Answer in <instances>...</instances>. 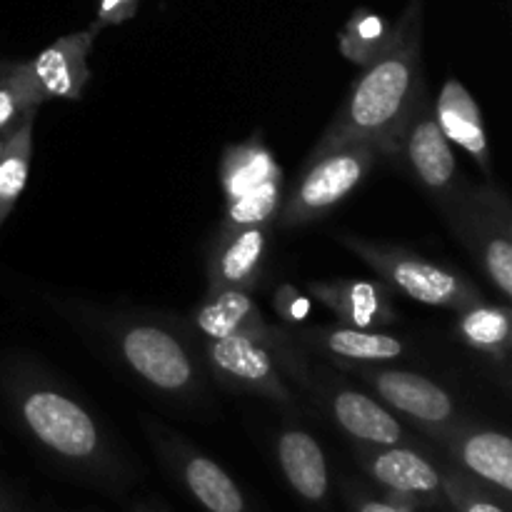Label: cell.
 Segmentation results:
<instances>
[{
  "label": "cell",
  "instance_id": "cell-1",
  "mask_svg": "<svg viewBox=\"0 0 512 512\" xmlns=\"http://www.w3.org/2000/svg\"><path fill=\"white\" fill-rule=\"evenodd\" d=\"M423 90V0H413L393 23L390 45L365 65L310 155L335 145L370 143L390 158Z\"/></svg>",
  "mask_w": 512,
  "mask_h": 512
},
{
  "label": "cell",
  "instance_id": "cell-2",
  "mask_svg": "<svg viewBox=\"0 0 512 512\" xmlns=\"http://www.w3.org/2000/svg\"><path fill=\"white\" fill-rule=\"evenodd\" d=\"M5 398L23 433L60 465L98 480H115L120 460L93 410L38 368L13 370Z\"/></svg>",
  "mask_w": 512,
  "mask_h": 512
},
{
  "label": "cell",
  "instance_id": "cell-3",
  "mask_svg": "<svg viewBox=\"0 0 512 512\" xmlns=\"http://www.w3.org/2000/svg\"><path fill=\"white\" fill-rule=\"evenodd\" d=\"M120 363L155 393L195 403L205 393L203 365L183 330L155 315H120L105 325Z\"/></svg>",
  "mask_w": 512,
  "mask_h": 512
},
{
  "label": "cell",
  "instance_id": "cell-4",
  "mask_svg": "<svg viewBox=\"0 0 512 512\" xmlns=\"http://www.w3.org/2000/svg\"><path fill=\"white\" fill-rule=\"evenodd\" d=\"M450 230L478 260L485 278L505 300L512 298V210L495 183H463L458 198L445 210Z\"/></svg>",
  "mask_w": 512,
  "mask_h": 512
},
{
  "label": "cell",
  "instance_id": "cell-5",
  "mask_svg": "<svg viewBox=\"0 0 512 512\" xmlns=\"http://www.w3.org/2000/svg\"><path fill=\"white\" fill-rule=\"evenodd\" d=\"M380 150L370 143H345L310 155L303 173L285 195L275 218L278 228H300L323 220L375 168Z\"/></svg>",
  "mask_w": 512,
  "mask_h": 512
},
{
  "label": "cell",
  "instance_id": "cell-6",
  "mask_svg": "<svg viewBox=\"0 0 512 512\" xmlns=\"http://www.w3.org/2000/svg\"><path fill=\"white\" fill-rule=\"evenodd\" d=\"M338 243L345 245L353 255H358L365 265H370L385 283L393 285V290L415 300V303L460 310L465 305L483 300L478 285L465 278L460 270L420 258L413 250L373 243V240L350 233H340Z\"/></svg>",
  "mask_w": 512,
  "mask_h": 512
},
{
  "label": "cell",
  "instance_id": "cell-7",
  "mask_svg": "<svg viewBox=\"0 0 512 512\" xmlns=\"http://www.w3.org/2000/svg\"><path fill=\"white\" fill-rule=\"evenodd\" d=\"M333 365L340 373L350 375L365 388L373 390V395L385 408L393 410L395 415H403L420 433L430 435V438H438L440 433L465 420L458 398L428 375L400 370L385 363L333 360Z\"/></svg>",
  "mask_w": 512,
  "mask_h": 512
},
{
  "label": "cell",
  "instance_id": "cell-8",
  "mask_svg": "<svg viewBox=\"0 0 512 512\" xmlns=\"http://www.w3.org/2000/svg\"><path fill=\"white\" fill-rule=\"evenodd\" d=\"M390 158L403 160L415 183L438 205L440 213H445L450 203L458 198L460 188H463L458 160L453 155V143L445 138L435 120L433 95L428 93V88L415 100L408 120L395 138Z\"/></svg>",
  "mask_w": 512,
  "mask_h": 512
},
{
  "label": "cell",
  "instance_id": "cell-9",
  "mask_svg": "<svg viewBox=\"0 0 512 512\" xmlns=\"http://www.w3.org/2000/svg\"><path fill=\"white\" fill-rule=\"evenodd\" d=\"M305 393L330 415L335 425L360 445H415L413 435L405 430L398 415L385 408L375 395L363 393L325 370L308 368L303 383Z\"/></svg>",
  "mask_w": 512,
  "mask_h": 512
},
{
  "label": "cell",
  "instance_id": "cell-10",
  "mask_svg": "<svg viewBox=\"0 0 512 512\" xmlns=\"http://www.w3.org/2000/svg\"><path fill=\"white\" fill-rule=\"evenodd\" d=\"M355 460L365 475L383 488L385 498L413 510L445 505L443 470L418 445L355 443Z\"/></svg>",
  "mask_w": 512,
  "mask_h": 512
},
{
  "label": "cell",
  "instance_id": "cell-11",
  "mask_svg": "<svg viewBox=\"0 0 512 512\" xmlns=\"http://www.w3.org/2000/svg\"><path fill=\"white\" fill-rule=\"evenodd\" d=\"M145 430L165 468L205 512H253L233 475L225 473L213 458L148 420H145Z\"/></svg>",
  "mask_w": 512,
  "mask_h": 512
},
{
  "label": "cell",
  "instance_id": "cell-12",
  "mask_svg": "<svg viewBox=\"0 0 512 512\" xmlns=\"http://www.w3.org/2000/svg\"><path fill=\"white\" fill-rule=\"evenodd\" d=\"M203 358L223 385L260 395L278 405H293L295 395L285 383L278 353L268 343L245 335L205 338Z\"/></svg>",
  "mask_w": 512,
  "mask_h": 512
},
{
  "label": "cell",
  "instance_id": "cell-13",
  "mask_svg": "<svg viewBox=\"0 0 512 512\" xmlns=\"http://www.w3.org/2000/svg\"><path fill=\"white\" fill-rule=\"evenodd\" d=\"M448 453L455 468L508 500L512 495V440L503 430L485 428L465 418L463 423L433 438Z\"/></svg>",
  "mask_w": 512,
  "mask_h": 512
},
{
  "label": "cell",
  "instance_id": "cell-14",
  "mask_svg": "<svg viewBox=\"0 0 512 512\" xmlns=\"http://www.w3.org/2000/svg\"><path fill=\"white\" fill-rule=\"evenodd\" d=\"M270 245V225L218 228L205 260L208 290H255L263 278Z\"/></svg>",
  "mask_w": 512,
  "mask_h": 512
},
{
  "label": "cell",
  "instance_id": "cell-15",
  "mask_svg": "<svg viewBox=\"0 0 512 512\" xmlns=\"http://www.w3.org/2000/svg\"><path fill=\"white\" fill-rule=\"evenodd\" d=\"M295 343L303 350H315L330 360L348 363H395L410 358V345L398 335L383 330L353 328V325H310L290 330Z\"/></svg>",
  "mask_w": 512,
  "mask_h": 512
},
{
  "label": "cell",
  "instance_id": "cell-16",
  "mask_svg": "<svg viewBox=\"0 0 512 512\" xmlns=\"http://www.w3.org/2000/svg\"><path fill=\"white\" fill-rule=\"evenodd\" d=\"M95 43L93 30L63 35L28 60L35 90L45 100H78L90 80L88 53Z\"/></svg>",
  "mask_w": 512,
  "mask_h": 512
},
{
  "label": "cell",
  "instance_id": "cell-17",
  "mask_svg": "<svg viewBox=\"0 0 512 512\" xmlns=\"http://www.w3.org/2000/svg\"><path fill=\"white\" fill-rule=\"evenodd\" d=\"M308 295L323 303L338 323L353 328L380 330L400 320L388 285L373 280H313Z\"/></svg>",
  "mask_w": 512,
  "mask_h": 512
},
{
  "label": "cell",
  "instance_id": "cell-18",
  "mask_svg": "<svg viewBox=\"0 0 512 512\" xmlns=\"http://www.w3.org/2000/svg\"><path fill=\"white\" fill-rule=\"evenodd\" d=\"M435 120L450 143L460 145L478 163L488 183H493V153L485 133L478 100L458 78H448L433 100Z\"/></svg>",
  "mask_w": 512,
  "mask_h": 512
},
{
  "label": "cell",
  "instance_id": "cell-19",
  "mask_svg": "<svg viewBox=\"0 0 512 512\" xmlns=\"http://www.w3.org/2000/svg\"><path fill=\"white\" fill-rule=\"evenodd\" d=\"M275 460L285 483L303 503L323 508L330 493V470L323 448L308 430L285 425L275 440Z\"/></svg>",
  "mask_w": 512,
  "mask_h": 512
},
{
  "label": "cell",
  "instance_id": "cell-20",
  "mask_svg": "<svg viewBox=\"0 0 512 512\" xmlns=\"http://www.w3.org/2000/svg\"><path fill=\"white\" fill-rule=\"evenodd\" d=\"M455 313H458L455 323L458 338L490 365L508 370L512 350V313L508 305L488 303L483 298Z\"/></svg>",
  "mask_w": 512,
  "mask_h": 512
},
{
  "label": "cell",
  "instance_id": "cell-21",
  "mask_svg": "<svg viewBox=\"0 0 512 512\" xmlns=\"http://www.w3.org/2000/svg\"><path fill=\"white\" fill-rule=\"evenodd\" d=\"M283 175V168L275 160L273 150L265 145L263 135L253 133L243 143L228 145L220 158V188H223L225 203L238 195L248 193L255 185Z\"/></svg>",
  "mask_w": 512,
  "mask_h": 512
},
{
  "label": "cell",
  "instance_id": "cell-22",
  "mask_svg": "<svg viewBox=\"0 0 512 512\" xmlns=\"http://www.w3.org/2000/svg\"><path fill=\"white\" fill-rule=\"evenodd\" d=\"M33 125L35 115L20 120L8 133L0 153V225L13 213L28 185L30 160H33Z\"/></svg>",
  "mask_w": 512,
  "mask_h": 512
},
{
  "label": "cell",
  "instance_id": "cell-23",
  "mask_svg": "<svg viewBox=\"0 0 512 512\" xmlns=\"http://www.w3.org/2000/svg\"><path fill=\"white\" fill-rule=\"evenodd\" d=\"M390 40H393V23L373 10L358 8L340 30L338 48L345 60L365 68L388 48Z\"/></svg>",
  "mask_w": 512,
  "mask_h": 512
},
{
  "label": "cell",
  "instance_id": "cell-24",
  "mask_svg": "<svg viewBox=\"0 0 512 512\" xmlns=\"http://www.w3.org/2000/svg\"><path fill=\"white\" fill-rule=\"evenodd\" d=\"M285 198V173L255 185L248 193L225 203L220 228H250V225H273Z\"/></svg>",
  "mask_w": 512,
  "mask_h": 512
},
{
  "label": "cell",
  "instance_id": "cell-25",
  "mask_svg": "<svg viewBox=\"0 0 512 512\" xmlns=\"http://www.w3.org/2000/svg\"><path fill=\"white\" fill-rule=\"evenodd\" d=\"M43 98L25 63H0V133H10L28 115L38 113Z\"/></svg>",
  "mask_w": 512,
  "mask_h": 512
},
{
  "label": "cell",
  "instance_id": "cell-26",
  "mask_svg": "<svg viewBox=\"0 0 512 512\" xmlns=\"http://www.w3.org/2000/svg\"><path fill=\"white\" fill-rule=\"evenodd\" d=\"M443 498L453 512H508V500L460 473L458 468L443 470Z\"/></svg>",
  "mask_w": 512,
  "mask_h": 512
},
{
  "label": "cell",
  "instance_id": "cell-27",
  "mask_svg": "<svg viewBox=\"0 0 512 512\" xmlns=\"http://www.w3.org/2000/svg\"><path fill=\"white\" fill-rule=\"evenodd\" d=\"M273 308L275 313L280 315V320L288 325H305L310 320V313H313V303L305 293H300L293 285H280L273 295Z\"/></svg>",
  "mask_w": 512,
  "mask_h": 512
},
{
  "label": "cell",
  "instance_id": "cell-28",
  "mask_svg": "<svg viewBox=\"0 0 512 512\" xmlns=\"http://www.w3.org/2000/svg\"><path fill=\"white\" fill-rule=\"evenodd\" d=\"M138 3L140 0H98V18L88 30L98 35L103 28L125 23L138 13Z\"/></svg>",
  "mask_w": 512,
  "mask_h": 512
},
{
  "label": "cell",
  "instance_id": "cell-29",
  "mask_svg": "<svg viewBox=\"0 0 512 512\" xmlns=\"http://www.w3.org/2000/svg\"><path fill=\"white\" fill-rule=\"evenodd\" d=\"M345 500H348L350 512H415L408 505L395 503L390 498H373V495L353 490L350 485L345 488Z\"/></svg>",
  "mask_w": 512,
  "mask_h": 512
},
{
  "label": "cell",
  "instance_id": "cell-30",
  "mask_svg": "<svg viewBox=\"0 0 512 512\" xmlns=\"http://www.w3.org/2000/svg\"><path fill=\"white\" fill-rule=\"evenodd\" d=\"M0 512H13V508H10L8 500H5L3 495H0Z\"/></svg>",
  "mask_w": 512,
  "mask_h": 512
},
{
  "label": "cell",
  "instance_id": "cell-31",
  "mask_svg": "<svg viewBox=\"0 0 512 512\" xmlns=\"http://www.w3.org/2000/svg\"><path fill=\"white\" fill-rule=\"evenodd\" d=\"M133 512H158V510L148 508V505H138V508H133Z\"/></svg>",
  "mask_w": 512,
  "mask_h": 512
},
{
  "label": "cell",
  "instance_id": "cell-32",
  "mask_svg": "<svg viewBox=\"0 0 512 512\" xmlns=\"http://www.w3.org/2000/svg\"><path fill=\"white\" fill-rule=\"evenodd\" d=\"M5 138H8V133H0V153H3V145H5Z\"/></svg>",
  "mask_w": 512,
  "mask_h": 512
}]
</instances>
